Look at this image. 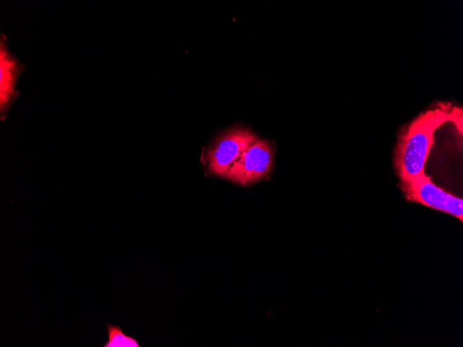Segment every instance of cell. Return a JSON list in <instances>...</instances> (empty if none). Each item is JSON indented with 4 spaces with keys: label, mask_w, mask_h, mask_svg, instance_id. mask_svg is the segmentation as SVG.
<instances>
[{
    "label": "cell",
    "mask_w": 463,
    "mask_h": 347,
    "mask_svg": "<svg viewBox=\"0 0 463 347\" xmlns=\"http://www.w3.org/2000/svg\"><path fill=\"white\" fill-rule=\"evenodd\" d=\"M406 198L433 209L451 214L463 220V200L434 184L424 173L411 179L401 181Z\"/></svg>",
    "instance_id": "277c9868"
},
{
    "label": "cell",
    "mask_w": 463,
    "mask_h": 347,
    "mask_svg": "<svg viewBox=\"0 0 463 347\" xmlns=\"http://www.w3.org/2000/svg\"><path fill=\"white\" fill-rule=\"evenodd\" d=\"M108 339L103 347H140L137 339L125 335L118 326L107 324Z\"/></svg>",
    "instance_id": "8992f818"
},
{
    "label": "cell",
    "mask_w": 463,
    "mask_h": 347,
    "mask_svg": "<svg viewBox=\"0 0 463 347\" xmlns=\"http://www.w3.org/2000/svg\"><path fill=\"white\" fill-rule=\"evenodd\" d=\"M259 138L250 129L235 126L221 134L207 152V168L224 177L241 154Z\"/></svg>",
    "instance_id": "7a4b0ae2"
},
{
    "label": "cell",
    "mask_w": 463,
    "mask_h": 347,
    "mask_svg": "<svg viewBox=\"0 0 463 347\" xmlns=\"http://www.w3.org/2000/svg\"><path fill=\"white\" fill-rule=\"evenodd\" d=\"M459 120L462 121V109L440 103L420 114L406 126L399 138L394 154L395 167L401 181L424 173L435 131L448 121L458 125Z\"/></svg>",
    "instance_id": "6da1fadb"
},
{
    "label": "cell",
    "mask_w": 463,
    "mask_h": 347,
    "mask_svg": "<svg viewBox=\"0 0 463 347\" xmlns=\"http://www.w3.org/2000/svg\"><path fill=\"white\" fill-rule=\"evenodd\" d=\"M274 150L266 139H259L245 150L224 177L243 186L267 175L272 168Z\"/></svg>",
    "instance_id": "3957f363"
},
{
    "label": "cell",
    "mask_w": 463,
    "mask_h": 347,
    "mask_svg": "<svg viewBox=\"0 0 463 347\" xmlns=\"http://www.w3.org/2000/svg\"><path fill=\"white\" fill-rule=\"evenodd\" d=\"M25 65L8 49L6 37L0 35V112L1 119L5 118L13 101L17 97V81L25 70Z\"/></svg>",
    "instance_id": "5b68a950"
}]
</instances>
